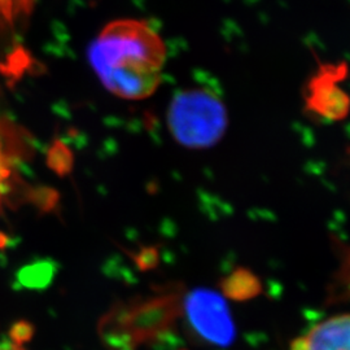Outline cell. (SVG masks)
Instances as JSON below:
<instances>
[{"instance_id": "obj_1", "label": "cell", "mask_w": 350, "mask_h": 350, "mask_svg": "<svg viewBox=\"0 0 350 350\" xmlns=\"http://www.w3.org/2000/svg\"><path fill=\"white\" fill-rule=\"evenodd\" d=\"M166 47L143 20L121 18L107 24L88 49V62L101 85L127 100H143L161 83Z\"/></svg>"}, {"instance_id": "obj_2", "label": "cell", "mask_w": 350, "mask_h": 350, "mask_svg": "<svg viewBox=\"0 0 350 350\" xmlns=\"http://www.w3.org/2000/svg\"><path fill=\"white\" fill-rule=\"evenodd\" d=\"M166 122L172 137L187 150L213 148L225 137L228 113L222 99L208 88H185L169 105Z\"/></svg>"}, {"instance_id": "obj_3", "label": "cell", "mask_w": 350, "mask_h": 350, "mask_svg": "<svg viewBox=\"0 0 350 350\" xmlns=\"http://www.w3.org/2000/svg\"><path fill=\"white\" fill-rule=\"evenodd\" d=\"M170 300H153L114 310L100 323V335L109 348L130 350L159 336L174 317Z\"/></svg>"}, {"instance_id": "obj_4", "label": "cell", "mask_w": 350, "mask_h": 350, "mask_svg": "<svg viewBox=\"0 0 350 350\" xmlns=\"http://www.w3.org/2000/svg\"><path fill=\"white\" fill-rule=\"evenodd\" d=\"M188 325L205 342L228 347L235 338V325L225 299L211 289L192 291L183 304Z\"/></svg>"}, {"instance_id": "obj_5", "label": "cell", "mask_w": 350, "mask_h": 350, "mask_svg": "<svg viewBox=\"0 0 350 350\" xmlns=\"http://www.w3.org/2000/svg\"><path fill=\"white\" fill-rule=\"evenodd\" d=\"M347 73L348 66L345 64L322 65L306 86L308 109L332 121L345 118L349 112L350 99L338 83Z\"/></svg>"}, {"instance_id": "obj_6", "label": "cell", "mask_w": 350, "mask_h": 350, "mask_svg": "<svg viewBox=\"0 0 350 350\" xmlns=\"http://www.w3.org/2000/svg\"><path fill=\"white\" fill-rule=\"evenodd\" d=\"M291 350H350V314L327 318L296 338Z\"/></svg>"}, {"instance_id": "obj_7", "label": "cell", "mask_w": 350, "mask_h": 350, "mask_svg": "<svg viewBox=\"0 0 350 350\" xmlns=\"http://www.w3.org/2000/svg\"><path fill=\"white\" fill-rule=\"evenodd\" d=\"M258 286L260 284L257 283L254 276L248 274L247 271H240L237 274H232L231 278L226 280L225 289L230 292V295H232V297L245 299L253 296Z\"/></svg>"}, {"instance_id": "obj_8", "label": "cell", "mask_w": 350, "mask_h": 350, "mask_svg": "<svg viewBox=\"0 0 350 350\" xmlns=\"http://www.w3.org/2000/svg\"><path fill=\"white\" fill-rule=\"evenodd\" d=\"M33 334L34 329L27 322H18L17 325H13L11 329V338L13 344L21 347L23 344L30 341V338H33Z\"/></svg>"}, {"instance_id": "obj_9", "label": "cell", "mask_w": 350, "mask_h": 350, "mask_svg": "<svg viewBox=\"0 0 350 350\" xmlns=\"http://www.w3.org/2000/svg\"><path fill=\"white\" fill-rule=\"evenodd\" d=\"M10 176H11L10 156L4 150L3 143L0 140V193L3 192V189L5 187V182L8 180Z\"/></svg>"}, {"instance_id": "obj_10", "label": "cell", "mask_w": 350, "mask_h": 350, "mask_svg": "<svg viewBox=\"0 0 350 350\" xmlns=\"http://www.w3.org/2000/svg\"><path fill=\"white\" fill-rule=\"evenodd\" d=\"M0 350H25L23 349L20 345H16V344H13V342H8V341H5V342H1L0 344Z\"/></svg>"}]
</instances>
